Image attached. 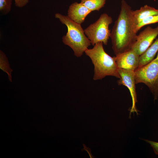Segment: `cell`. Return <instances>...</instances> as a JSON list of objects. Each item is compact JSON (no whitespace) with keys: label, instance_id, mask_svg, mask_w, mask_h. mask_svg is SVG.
<instances>
[{"label":"cell","instance_id":"obj_6","mask_svg":"<svg viewBox=\"0 0 158 158\" xmlns=\"http://www.w3.org/2000/svg\"><path fill=\"white\" fill-rule=\"evenodd\" d=\"M158 35V26L155 28L147 27L137 35L131 49L140 56L150 46Z\"/></svg>","mask_w":158,"mask_h":158},{"label":"cell","instance_id":"obj_16","mask_svg":"<svg viewBox=\"0 0 158 158\" xmlns=\"http://www.w3.org/2000/svg\"><path fill=\"white\" fill-rule=\"evenodd\" d=\"M16 6L22 8L25 6L29 2V0H14Z\"/></svg>","mask_w":158,"mask_h":158},{"label":"cell","instance_id":"obj_9","mask_svg":"<svg viewBox=\"0 0 158 158\" xmlns=\"http://www.w3.org/2000/svg\"><path fill=\"white\" fill-rule=\"evenodd\" d=\"M91 12L81 3L75 2L69 6L67 16L74 22L81 24Z\"/></svg>","mask_w":158,"mask_h":158},{"label":"cell","instance_id":"obj_13","mask_svg":"<svg viewBox=\"0 0 158 158\" xmlns=\"http://www.w3.org/2000/svg\"><path fill=\"white\" fill-rule=\"evenodd\" d=\"M0 68L7 73L9 81L12 82L11 74L13 71L10 67L7 58L5 54L1 50L0 51Z\"/></svg>","mask_w":158,"mask_h":158},{"label":"cell","instance_id":"obj_4","mask_svg":"<svg viewBox=\"0 0 158 158\" xmlns=\"http://www.w3.org/2000/svg\"><path fill=\"white\" fill-rule=\"evenodd\" d=\"M136 84L146 85L152 93L154 100L158 97V51L156 57L147 64L138 68L135 71Z\"/></svg>","mask_w":158,"mask_h":158},{"label":"cell","instance_id":"obj_7","mask_svg":"<svg viewBox=\"0 0 158 158\" xmlns=\"http://www.w3.org/2000/svg\"><path fill=\"white\" fill-rule=\"evenodd\" d=\"M118 71L120 76L119 80L118 81V84L119 85H124L128 88L132 98V104L130 110V115L132 113L134 112L138 115L136 106L137 100L134 71L120 68H118Z\"/></svg>","mask_w":158,"mask_h":158},{"label":"cell","instance_id":"obj_10","mask_svg":"<svg viewBox=\"0 0 158 158\" xmlns=\"http://www.w3.org/2000/svg\"><path fill=\"white\" fill-rule=\"evenodd\" d=\"M132 13L137 25L139 22L147 17L158 15V9L147 5H145L139 9L133 10Z\"/></svg>","mask_w":158,"mask_h":158},{"label":"cell","instance_id":"obj_5","mask_svg":"<svg viewBox=\"0 0 158 158\" xmlns=\"http://www.w3.org/2000/svg\"><path fill=\"white\" fill-rule=\"evenodd\" d=\"M112 22L111 16L106 13H103L97 20L84 30L86 35L92 45L100 42L104 45L107 44L111 33L109 26Z\"/></svg>","mask_w":158,"mask_h":158},{"label":"cell","instance_id":"obj_8","mask_svg":"<svg viewBox=\"0 0 158 158\" xmlns=\"http://www.w3.org/2000/svg\"><path fill=\"white\" fill-rule=\"evenodd\" d=\"M140 56L130 49L116 55V65L118 68L135 71L138 67Z\"/></svg>","mask_w":158,"mask_h":158},{"label":"cell","instance_id":"obj_12","mask_svg":"<svg viewBox=\"0 0 158 158\" xmlns=\"http://www.w3.org/2000/svg\"><path fill=\"white\" fill-rule=\"evenodd\" d=\"M106 0H81L80 3L92 11H99L106 3Z\"/></svg>","mask_w":158,"mask_h":158},{"label":"cell","instance_id":"obj_15","mask_svg":"<svg viewBox=\"0 0 158 158\" xmlns=\"http://www.w3.org/2000/svg\"><path fill=\"white\" fill-rule=\"evenodd\" d=\"M12 0H0V11L3 14L6 15L11 11Z\"/></svg>","mask_w":158,"mask_h":158},{"label":"cell","instance_id":"obj_11","mask_svg":"<svg viewBox=\"0 0 158 158\" xmlns=\"http://www.w3.org/2000/svg\"><path fill=\"white\" fill-rule=\"evenodd\" d=\"M158 51V38L140 56L138 68L142 67L150 62L154 57Z\"/></svg>","mask_w":158,"mask_h":158},{"label":"cell","instance_id":"obj_18","mask_svg":"<svg viewBox=\"0 0 158 158\" xmlns=\"http://www.w3.org/2000/svg\"><path fill=\"white\" fill-rule=\"evenodd\" d=\"M83 145L84 147V148L82 149V151H83V150L86 151L89 155L90 158H95V157L93 156L92 154L91 149L89 148V147H87L84 144H83Z\"/></svg>","mask_w":158,"mask_h":158},{"label":"cell","instance_id":"obj_14","mask_svg":"<svg viewBox=\"0 0 158 158\" xmlns=\"http://www.w3.org/2000/svg\"><path fill=\"white\" fill-rule=\"evenodd\" d=\"M158 23V15L149 16L139 22L137 25V32L144 26L147 25Z\"/></svg>","mask_w":158,"mask_h":158},{"label":"cell","instance_id":"obj_17","mask_svg":"<svg viewBox=\"0 0 158 158\" xmlns=\"http://www.w3.org/2000/svg\"><path fill=\"white\" fill-rule=\"evenodd\" d=\"M145 141L149 143L152 147L155 153L158 155V142H156L148 140H145Z\"/></svg>","mask_w":158,"mask_h":158},{"label":"cell","instance_id":"obj_1","mask_svg":"<svg viewBox=\"0 0 158 158\" xmlns=\"http://www.w3.org/2000/svg\"><path fill=\"white\" fill-rule=\"evenodd\" d=\"M130 6L121 0V10L111 31L112 48L116 56L131 49L137 35V24Z\"/></svg>","mask_w":158,"mask_h":158},{"label":"cell","instance_id":"obj_3","mask_svg":"<svg viewBox=\"0 0 158 158\" xmlns=\"http://www.w3.org/2000/svg\"><path fill=\"white\" fill-rule=\"evenodd\" d=\"M55 17L67 28L66 35L62 37L63 42L73 50L75 56L78 57L81 56L91 44L81 24L74 22L67 16L60 13H56Z\"/></svg>","mask_w":158,"mask_h":158},{"label":"cell","instance_id":"obj_2","mask_svg":"<svg viewBox=\"0 0 158 158\" xmlns=\"http://www.w3.org/2000/svg\"><path fill=\"white\" fill-rule=\"evenodd\" d=\"M103 44L102 42H99L92 48L87 49L85 51L94 66L93 79L101 80L107 76L120 78L115 56L112 57L108 54L105 51Z\"/></svg>","mask_w":158,"mask_h":158}]
</instances>
